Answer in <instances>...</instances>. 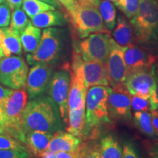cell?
Wrapping results in <instances>:
<instances>
[{
    "mask_svg": "<svg viewBox=\"0 0 158 158\" xmlns=\"http://www.w3.org/2000/svg\"><path fill=\"white\" fill-rule=\"evenodd\" d=\"M62 127L59 109L50 97L39 96L26 105L22 124L24 137L26 133L31 131L55 133Z\"/></svg>",
    "mask_w": 158,
    "mask_h": 158,
    "instance_id": "1",
    "label": "cell"
},
{
    "mask_svg": "<svg viewBox=\"0 0 158 158\" xmlns=\"http://www.w3.org/2000/svg\"><path fill=\"white\" fill-rule=\"evenodd\" d=\"M67 44L68 35L65 29L45 28L38 47L34 53L27 55V62L31 66L37 64L53 66L61 61L65 54Z\"/></svg>",
    "mask_w": 158,
    "mask_h": 158,
    "instance_id": "2",
    "label": "cell"
},
{
    "mask_svg": "<svg viewBox=\"0 0 158 158\" xmlns=\"http://www.w3.org/2000/svg\"><path fill=\"white\" fill-rule=\"evenodd\" d=\"M134 35L139 43L158 42V4L156 0H140L137 13L130 19Z\"/></svg>",
    "mask_w": 158,
    "mask_h": 158,
    "instance_id": "3",
    "label": "cell"
},
{
    "mask_svg": "<svg viewBox=\"0 0 158 158\" xmlns=\"http://www.w3.org/2000/svg\"><path fill=\"white\" fill-rule=\"evenodd\" d=\"M28 94L23 89L13 91L2 108L1 124L5 134L15 138L23 143L24 134L22 129L23 114L27 103Z\"/></svg>",
    "mask_w": 158,
    "mask_h": 158,
    "instance_id": "4",
    "label": "cell"
},
{
    "mask_svg": "<svg viewBox=\"0 0 158 158\" xmlns=\"http://www.w3.org/2000/svg\"><path fill=\"white\" fill-rule=\"evenodd\" d=\"M110 86H94L89 88L86 97V133L104 124L110 122L108 111Z\"/></svg>",
    "mask_w": 158,
    "mask_h": 158,
    "instance_id": "5",
    "label": "cell"
},
{
    "mask_svg": "<svg viewBox=\"0 0 158 158\" xmlns=\"http://www.w3.org/2000/svg\"><path fill=\"white\" fill-rule=\"evenodd\" d=\"M68 14L73 28L79 38L84 39L93 33L109 32L97 7L78 3L76 8Z\"/></svg>",
    "mask_w": 158,
    "mask_h": 158,
    "instance_id": "6",
    "label": "cell"
},
{
    "mask_svg": "<svg viewBox=\"0 0 158 158\" xmlns=\"http://www.w3.org/2000/svg\"><path fill=\"white\" fill-rule=\"evenodd\" d=\"M110 32H98L89 35L82 40L73 42V51L83 60L106 64L111 48Z\"/></svg>",
    "mask_w": 158,
    "mask_h": 158,
    "instance_id": "7",
    "label": "cell"
},
{
    "mask_svg": "<svg viewBox=\"0 0 158 158\" xmlns=\"http://www.w3.org/2000/svg\"><path fill=\"white\" fill-rule=\"evenodd\" d=\"M71 70L89 89L94 86H109V78L106 64L84 61L73 51Z\"/></svg>",
    "mask_w": 158,
    "mask_h": 158,
    "instance_id": "8",
    "label": "cell"
},
{
    "mask_svg": "<svg viewBox=\"0 0 158 158\" xmlns=\"http://www.w3.org/2000/svg\"><path fill=\"white\" fill-rule=\"evenodd\" d=\"M71 66L66 63L53 74L48 86L49 97L56 105L64 123H68V94L70 84Z\"/></svg>",
    "mask_w": 158,
    "mask_h": 158,
    "instance_id": "9",
    "label": "cell"
},
{
    "mask_svg": "<svg viewBox=\"0 0 158 158\" xmlns=\"http://www.w3.org/2000/svg\"><path fill=\"white\" fill-rule=\"evenodd\" d=\"M28 65L21 56L0 59V83L13 89H23L27 85Z\"/></svg>",
    "mask_w": 158,
    "mask_h": 158,
    "instance_id": "10",
    "label": "cell"
},
{
    "mask_svg": "<svg viewBox=\"0 0 158 158\" xmlns=\"http://www.w3.org/2000/svg\"><path fill=\"white\" fill-rule=\"evenodd\" d=\"M131 97L124 84L111 87L107 102L110 118L124 122L131 119Z\"/></svg>",
    "mask_w": 158,
    "mask_h": 158,
    "instance_id": "11",
    "label": "cell"
},
{
    "mask_svg": "<svg viewBox=\"0 0 158 158\" xmlns=\"http://www.w3.org/2000/svg\"><path fill=\"white\" fill-rule=\"evenodd\" d=\"M154 66L151 69L137 71L127 75L124 86L131 95L149 99L156 88Z\"/></svg>",
    "mask_w": 158,
    "mask_h": 158,
    "instance_id": "12",
    "label": "cell"
},
{
    "mask_svg": "<svg viewBox=\"0 0 158 158\" xmlns=\"http://www.w3.org/2000/svg\"><path fill=\"white\" fill-rule=\"evenodd\" d=\"M106 65L110 87L123 84L127 76V69L124 60V47L117 44L113 38Z\"/></svg>",
    "mask_w": 158,
    "mask_h": 158,
    "instance_id": "13",
    "label": "cell"
},
{
    "mask_svg": "<svg viewBox=\"0 0 158 158\" xmlns=\"http://www.w3.org/2000/svg\"><path fill=\"white\" fill-rule=\"evenodd\" d=\"M53 71L52 65L37 64L31 67L29 71L26 85L30 100L43 95L48 90L54 74Z\"/></svg>",
    "mask_w": 158,
    "mask_h": 158,
    "instance_id": "14",
    "label": "cell"
},
{
    "mask_svg": "<svg viewBox=\"0 0 158 158\" xmlns=\"http://www.w3.org/2000/svg\"><path fill=\"white\" fill-rule=\"evenodd\" d=\"M124 60L127 75L137 71L151 69L155 64V56L133 43L124 47Z\"/></svg>",
    "mask_w": 158,
    "mask_h": 158,
    "instance_id": "15",
    "label": "cell"
},
{
    "mask_svg": "<svg viewBox=\"0 0 158 158\" xmlns=\"http://www.w3.org/2000/svg\"><path fill=\"white\" fill-rule=\"evenodd\" d=\"M81 143V139L62 130L55 132L49 143L48 149L56 153L59 152H75Z\"/></svg>",
    "mask_w": 158,
    "mask_h": 158,
    "instance_id": "16",
    "label": "cell"
},
{
    "mask_svg": "<svg viewBox=\"0 0 158 158\" xmlns=\"http://www.w3.org/2000/svg\"><path fill=\"white\" fill-rule=\"evenodd\" d=\"M0 48L5 57L11 56L12 54L21 55L22 44L20 34L10 27L0 28Z\"/></svg>",
    "mask_w": 158,
    "mask_h": 158,
    "instance_id": "17",
    "label": "cell"
},
{
    "mask_svg": "<svg viewBox=\"0 0 158 158\" xmlns=\"http://www.w3.org/2000/svg\"><path fill=\"white\" fill-rule=\"evenodd\" d=\"M54 133L45 131H31L25 134L24 142L29 151L37 157L48 149L49 143Z\"/></svg>",
    "mask_w": 158,
    "mask_h": 158,
    "instance_id": "18",
    "label": "cell"
},
{
    "mask_svg": "<svg viewBox=\"0 0 158 158\" xmlns=\"http://www.w3.org/2000/svg\"><path fill=\"white\" fill-rule=\"evenodd\" d=\"M85 103L81 105L76 109L69 110L68 114V127L67 131L78 138H84L86 135Z\"/></svg>",
    "mask_w": 158,
    "mask_h": 158,
    "instance_id": "19",
    "label": "cell"
},
{
    "mask_svg": "<svg viewBox=\"0 0 158 158\" xmlns=\"http://www.w3.org/2000/svg\"><path fill=\"white\" fill-rule=\"evenodd\" d=\"M31 19V23L40 29L64 27L68 23V18L66 15L56 10L42 12Z\"/></svg>",
    "mask_w": 158,
    "mask_h": 158,
    "instance_id": "20",
    "label": "cell"
},
{
    "mask_svg": "<svg viewBox=\"0 0 158 158\" xmlns=\"http://www.w3.org/2000/svg\"><path fill=\"white\" fill-rule=\"evenodd\" d=\"M88 89L78 77L72 70L70 71V84L68 94V111L78 108L81 105L86 102Z\"/></svg>",
    "mask_w": 158,
    "mask_h": 158,
    "instance_id": "21",
    "label": "cell"
},
{
    "mask_svg": "<svg viewBox=\"0 0 158 158\" xmlns=\"http://www.w3.org/2000/svg\"><path fill=\"white\" fill-rule=\"evenodd\" d=\"M114 40L122 47L133 44L135 35L133 27L123 15H118L112 32Z\"/></svg>",
    "mask_w": 158,
    "mask_h": 158,
    "instance_id": "22",
    "label": "cell"
},
{
    "mask_svg": "<svg viewBox=\"0 0 158 158\" xmlns=\"http://www.w3.org/2000/svg\"><path fill=\"white\" fill-rule=\"evenodd\" d=\"M42 37V31L31 22L20 34L22 48L26 53L32 54L38 47Z\"/></svg>",
    "mask_w": 158,
    "mask_h": 158,
    "instance_id": "23",
    "label": "cell"
},
{
    "mask_svg": "<svg viewBox=\"0 0 158 158\" xmlns=\"http://www.w3.org/2000/svg\"><path fill=\"white\" fill-rule=\"evenodd\" d=\"M133 121L136 127L142 133L154 141H158V136L152 122L151 113L148 111H135Z\"/></svg>",
    "mask_w": 158,
    "mask_h": 158,
    "instance_id": "24",
    "label": "cell"
},
{
    "mask_svg": "<svg viewBox=\"0 0 158 158\" xmlns=\"http://www.w3.org/2000/svg\"><path fill=\"white\" fill-rule=\"evenodd\" d=\"M102 158H121L122 149L117 139L112 135L105 136L100 143Z\"/></svg>",
    "mask_w": 158,
    "mask_h": 158,
    "instance_id": "25",
    "label": "cell"
},
{
    "mask_svg": "<svg viewBox=\"0 0 158 158\" xmlns=\"http://www.w3.org/2000/svg\"><path fill=\"white\" fill-rule=\"evenodd\" d=\"M98 8L106 28L109 31L113 30L116 22L115 5L108 1H100Z\"/></svg>",
    "mask_w": 158,
    "mask_h": 158,
    "instance_id": "26",
    "label": "cell"
},
{
    "mask_svg": "<svg viewBox=\"0 0 158 158\" xmlns=\"http://www.w3.org/2000/svg\"><path fill=\"white\" fill-rule=\"evenodd\" d=\"M22 7L23 10L30 19L42 12L56 10L53 6L40 0H23Z\"/></svg>",
    "mask_w": 158,
    "mask_h": 158,
    "instance_id": "27",
    "label": "cell"
},
{
    "mask_svg": "<svg viewBox=\"0 0 158 158\" xmlns=\"http://www.w3.org/2000/svg\"><path fill=\"white\" fill-rule=\"evenodd\" d=\"M29 23L30 21L22 9L17 8L13 10L10 23V28L13 30L21 34Z\"/></svg>",
    "mask_w": 158,
    "mask_h": 158,
    "instance_id": "28",
    "label": "cell"
},
{
    "mask_svg": "<svg viewBox=\"0 0 158 158\" xmlns=\"http://www.w3.org/2000/svg\"><path fill=\"white\" fill-rule=\"evenodd\" d=\"M77 158H102L100 144L90 143H81L76 151Z\"/></svg>",
    "mask_w": 158,
    "mask_h": 158,
    "instance_id": "29",
    "label": "cell"
},
{
    "mask_svg": "<svg viewBox=\"0 0 158 158\" xmlns=\"http://www.w3.org/2000/svg\"><path fill=\"white\" fill-rule=\"evenodd\" d=\"M140 0H117L114 5L128 19H131L138 10Z\"/></svg>",
    "mask_w": 158,
    "mask_h": 158,
    "instance_id": "30",
    "label": "cell"
},
{
    "mask_svg": "<svg viewBox=\"0 0 158 158\" xmlns=\"http://www.w3.org/2000/svg\"><path fill=\"white\" fill-rule=\"evenodd\" d=\"M0 149H26L22 142L7 134H0Z\"/></svg>",
    "mask_w": 158,
    "mask_h": 158,
    "instance_id": "31",
    "label": "cell"
},
{
    "mask_svg": "<svg viewBox=\"0 0 158 158\" xmlns=\"http://www.w3.org/2000/svg\"><path fill=\"white\" fill-rule=\"evenodd\" d=\"M131 108L135 111H148L150 110L149 99L142 97L132 95Z\"/></svg>",
    "mask_w": 158,
    "mask_h": 158,
    "instance_id": "32",
    "label": "cell"
},
{
    "mask_svg": "<svg viewBox=\"0 0 158 158\" xmlns=\"http://www.w3.org/2000/svg\"><path fill=\"white\" fill-rule=\"evenodd\" d=\"M29 155L24 149H0V158H28Z\"/></svg>",
    "mask_w": 158,
    "mask_h": 158,
    "instance_id": "33",
    "label": "cell"
},
{
    "mask_svg": "<svg viewBox=\"0 0 158 158\" xmlns=\"http://www.w3.org/2000/svg\"><path fill=\"white\" fill-rule=\"evenodd\" d=\"M11 9L7 3L0 4V27H8L11 19Z\"/></svg>",
    "mask_w": 158,
    "mask_h": 158,
    "instance_id": "34",
    "label": "cell"
},
{
    "mask_svg": "<svg viewBox=\"0 0 158 158\" xmlns=\"http://www.w3.org/2000/svg\"><path fill=\"white\" fill-rule=\"evenodd\" d=\"M153 70L156 80V88L155 92L152 94L149 98L150 110L151 111L152 110H155L156 108H158V70H157L155 66H154Z\"/></svg>",
    "mask_w": 158,
    "mask_h": 158,
    "instance_id": "35",
    "label": "cell"
},
{
    "mask_svg": "<svg viewBox=\"0 0 158 158\" xmlns=\"http://www.w3.org/2000/svg\"><path fill=\"white\" fill-rule=\"evenodd\" d=\"M13 90L5 88L0 85V123H1L2 121V108L4 104H5V101L7 100L10 95L13 93Z\"/></svg>",
    "mask_w": 158,
    "mask_h": 158,
    "instance_id": "36",
    "label": "cell"
},
{
    "mask_svg": "<svg viewBox=\"0 0 158 158\" xmlns=\"http://www.w3.org/2000/svg\"><path fill=\"white\" fill-rule=\"evenodd\" d=\"M121 158H139L138 154L136 153L133 146L130 143H126L124 145L122 150Z\"/></svg>",
    "mask_w": 158,
    "mask_h": 158,
    "instance_id": "37",
    "label": "cell"
},
{
    "mask_svg": "<svg viewBox=\"0 0 158 158\" xmlns=\"http://www.w3.org/2000/svg\"><path fill=\"white\" fill-rule=\"evenodd\" d=\"M57 1L68 10V13L73 10L78 5L77 0H57Z\"/></svg>",
    "mask_w": 158,
    "mask_h": 158,
    "instance_id": "38",
    "label": "cell"
},
{
    "mask_svg": "<svg viewBox=\"0 0 158 158\" xmlns=\"http://www.w3.org/2000/svg\"><path fill=\"white\" fill-rule=\"evenodd\" d=\"M23 1V0H6V3L10 6L11 10H14L15 9L21 8Z\"/></svg>",
    "mask_w": 158,
    "mask_h": 158,
    "instance_id": "39",
    "label": "cell"
},
{
    "mask_svg": "<svg viewBox=\"0 0 158 158\" xmlns=\"http://www.w3.org/2000/svg\"><path fill=\"white\" fill-rule=\"evenodd\" d=\"M56 158H77L76 152H59L56 153Z\"/></svg>",
    "mask_w": 158,
    "mask_h": 158,
    "instance_id": "40",
    "label": "cell"
},
{
    "mask_svg": "<svg viewBox=\"0 0 158 158\" xmlns=\"http://www.w3.org/2000/svg\"><path fill=\"white\" fill-rule=\"evenodd\" d=\"M100 0H77L79 5H92L98 7Z\"/></svg>",
    "mask_w": 158,
    "mask_h": 158,
    "instance_id": "41",
    "label": "cell"
},
{
    "mask_svg": "<svg viewBox=\"0 0 158 158\" xmlns=\"http://www.w3.org/2000/svg\"><path fill=\"white\" fill-rule=\"evenodd\" d=\"M151 116H152V122L153 127L155 128L156 133L158 136V116L155 113L154 110L151 111Z\"/></svg>",
    "mask_w": 158,
    "mask_h": 158,
    "instance_id": "42",
    "label": "cell"
},
{
    "mask_svg": "<svg viewBox=\"0 0 158 158\" xmlns=\"http://www.w3.org/2000/svg\"><path fill=\"white\" fill-rule=\"evenodd\" d=\"M40 1L44 2L53 6V7H55L56 9L62 10V5H60V3H59L57 0H40Z\"/></svg>",
    "mask_w": 158,
    "mask_h": 158,
    "instance_id": "43",
    "label": "cell"
},
{
    "mask_svg": "<svg viewBox=\"0 0 158 158\" xmlns=\"http://www.w3.org/2000/svg\"><path fill=\"white\" fill-rule=\"evenodd\" d=\"M40 157L41 158H56V153L54 152H51L50 150L46 149L41 154Z\"/></svg>",
    "mask_w": 158,
    "mask_h": 158,
    "instance_id": "44",
    "label": "cell"
},
{
    "mask_svg": "<svg viewBox=\"0 0 158 158\" xmlns=\"http://www.w3.org/2000/svg\"><path fill=\"white\" fill-rule=\"evenodd\" d=\"M150 158H158V144H155L150 150Z\"/></svg>",
    "mask_w": 158,
    "mask_h": 158,
    "instance_id": "45",
    "label": "cell"
},
{
    "mask_svg": "<svg viewBox=\"0 0 158 158\" xmlns=\"http://www.w3.org/2000/svg\"><path fill=\"white\" fill-rule=\"evenodd\" d=\"M0 134H5V130L3 125L0 123Z\"/></svg>",
    "mask_w": 158,
    "mask_h": 158,
    "instance_id": "46",
    "label": "cell"
},
{
    "mask_svg": "<svg viewBox=\"0 0 158 158\" xmlns=\"http://www.w3.org/2000/svg\"><path fill=\"white\" fill-rule=\"evenodd\" d=\"M3 57H5V56H4V54H3V53H2V49L0 48V59H2Z\"/></svg>",
    "mask_w": 158,
    "mask_h": 158,
    "instance_id": "47",
    "label": "cell"
},
{
    "mask_svg": "<svg viewBox=\"0 0 158 158\" xmlns=\"http://www.w3.org/2000/svg\"><path fill=\"white\" fill-rule=\"evenodd\" d=\"M154 111H155V113L158 116V108H156V109H155V110H154Z\"/></svg>",
    "mask_w": 158,
    "mask_h": 158,
    "instance_id": "48",
    "label": "cell"
},
{
    "mask_svg": "<svg viewBox=\"0 0 158 158\" xmlns=\"http://www.w3.org/2000/svg\"><path fill=\"white\" fill-rule=\"evenodd\" d=\"M104 1H108V2H116L117 0H104Z\"/></svg>",
    "mask_w": 158,
    "mask_h": 158,
    "instance_id": "49",
    "label": "cell"
},
{
    "mask_svg": "<svg viewBox=\"0 0 158 158\" xmlns=\"http://www.w3.org/2000/svg\"><path fill=\"white\" fill-rule=\"evenodd\" d=\"M5 2V0H0V4L2 3H4Z\"/></svg>",
    "mask_w": 158,
    "mask_h": 158,
    "instance_id": "50",
    "label": "cell"
},
{
    "mask_svg": "<svg viewBox=\"0 0 158 158\" xmlns=\"http://www.w3.org/2000/svg\"><path fill=\"white\" fill-rule=\"evenodd\" d=\"M156 1H157V3L158 4V0H156Z\"/></svg>",
    "mask_w": 158,
    "mask_h": 158,
    "instance_id": "51",
    "label": "cell"
}]
</instances>
